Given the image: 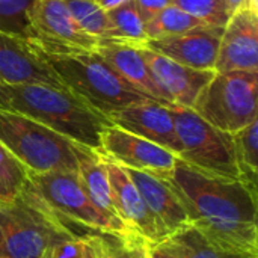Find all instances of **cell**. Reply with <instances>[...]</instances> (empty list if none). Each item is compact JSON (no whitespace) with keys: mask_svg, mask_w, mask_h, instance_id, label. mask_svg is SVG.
Wrapping results in <instances>:
<instances>
[{"mask_svg":"<svg viewBox=\"0 0 258 258\" xmlns=\"http://www.w3.org/2000/svg\"><path fill=\"white\" fill-rule=\"evenodd\" d=\"M27 36L39 44L95 51L100 41L83 32L63 0H33L26 9Z\"/></svg>","mask_w":258,"mask_h":258,"instance_id":"9c48e42d","label":"cell"},{"mask_svg":"<svg viewBox=\"0 0 258 258\" xmlns=\"http://www.w3.org/2000/svg\"><path fill=\"white\" fill-rule=\"evenodd\" d=\"M0 142L30 174L76 172V144L9 109H0Z\"/></svg>","mask_w":258,"mask_h":258,"instance_id":"5b68a950","label":"cell"},{"mask_svg":"<svg viewBox=\"0 0 258 258\" xmlns=\"http://www.w3.org/2000/svg\"><path fill=\"white\" fill-rule=\"evenodd\" d=\"M100 153L122 168L157 175L171 171L178 160V157L169 150L124 132L113 124L106 127L101 135Z\"/></svg>","mask_w":258,"mask_h":258,"instance_id":"30bf717a","label":"cell"},{"mask_svg":"<svg viewBox=\"0 0 258 258\" xmlns=\"http://www.w3.org/2000/svg\"><path fill=\"white\" fill-rule=\"evenodd\" d=\"M30 42L67 89L107 118L127 106L153 100L122 80L95 51Z\"/></svg>","mask_w":258,"mask_h":258,"instance_id":"3957f363","label":"cell"},{"mask_svg":"<svg viewBox=\"0 0 258 258\" xmlns=\"http://www.w3.org/2000/svg\"><path fill=\"white\" fill-rule=\"evenodd\" d=\"M169 107L181 145L178 159L207 174L240 178L231 133L215 128L189 107Z\"/></svg>","mask_w":258,"mask_h":258,"instance_id":"ba28073f","label":"cell"},{"mask_svg":"<svg viewBox=\"0 0 258 258\" xmlns=\"http://www.w3.org/2000/svg\"><path fill=\"white\" fill-rule=\"evenodd\" d=\"M95 53L128 85H132L147 97L168 104L160 97L150 74V70L139 51V47L115 41H101L95 48Z\"/></svg>","mask_w":258,"mask_h":258,"instance_id":"ac0fdd59","label":"cell"},{"mask_svg":"<svg viewBox=\"0 0 258 258\" xmlns=\"http://www.w3.org/2000/svg\"><path fill=\"white\" fill-rule=\"evenodd\" d=\"M41 83L67 89L38 56L30 39L0 29V85Z\"/></svg>","mask_w":258,"mask_h":258,"instance_id":"5bb4252c","label":"cell"},{"mask_svg":"<svg viewBox=\"0 0 258 258\" xmlns=\"http://www.w3.org/2000/svg\"><path fill=\"white\" fill-rule=\"evenodd\" d=\"M83 240L92 258H144L147 240L141 237L121 239L110 234H85Z\"/></svg>","mask_w":258,"mask_h":258,"instance_id":"cb8c5ba5","label":"cell"},{"mask_svg":"<svg viewBox=\"0 0 258 258\" xmlns=\"http://www.w3.org/2000/svg\"><path fill=\"white\" fill-rule=\"evenodd\" d=\"M198 26H203L200 20L184 12L174 3L157 12L148 21H145V35L147 39H159L166 36L181 35L187 30H192ZM207 26V24H206Z\"/></svg>","mask_w":258,"mask_h":258,"instance_id":"603a6c76","label":"cell"},{"mask_svg":"<svg viewBox=\"0 0 258 258\" xmlns=\"http://www.w3.org/2000/svg\"><path fill=\"white\" fill-rule=\"evenodd\" d=\"M252 258H258V255H257V257H252Z\"/></svg>","mask_w":258,"mask_h":258,"instance_id":"e575fe53","label":"cell"},{"mask_svg":"<svg viewBox=\"0 0 258 258\" xmlns=\"http://www.w3.org/2000/svg\"><path fill=\"white\" fill-rule=\"evenodd\" d=\"M109 121L124 132L169 150L177 157L181 151L172 112L168 104L147 100L113 112L109 115Z\"/></svg>","mask_w":258,"mask_h":258,"instance_id":"9a60e30c","label":"cell"},{"mask_svg":"<svg viewBox=\"0 0 258 258\" xmlns=\"http://www.w3.org/2000/svg\"><path fill=\"white\" fill-rule=\"evenodd\" d=\"M174 258H252L243 252L224 249L210 242L192 225H186L162 242Z\"/></svg>","mask_w":258,"mask_h":258,"instance_id":"ffe728a7","label":"cell"},{"mask_svg":"<svg viewBox=\"0 0 258 258\" xmlns=\"http://www.w3.org/2000/svg\"><path fill=\"white\" fill-rule=\"evenodd\" d=\"M224 27L198 26L181 35L148 39L144 47L194 70L215 71Z\"/></svg>","mask_w":258,"mask_h":258,"instance_id":"2e32d148","label":"cell"},{"mask_svg":"<svg viewBox=\"0 0 258 258\" xmlns=\"http://www.w3.org/2000/svg\"><path fill=\"white\" fill-rule=\"evenodd\" d=\"M174 5L213 27H224L231 17L225 0H174Z\"/></svg>","mask_w":258,"mask_h":258,"instance_id":"4316f807","label":"cell"},{"mask_svg":"<svg viewBox=\"0 0 258 258\" xmlns=\"http://www.w3.org/2000/svg\"><path fill=\"white\" fill-rule=\"evenodd\" d=\"M144 258H174V255L165 248V245L160 243H145Z\"/></svg>","mask_w":258,"mask_h":258,"instance_id":"f546056e","label":"cell"},{"mask_svg":"<svg viewBox=\"0 0 258 258\" xmlns=\"http://www.w3.org/2000/svg\"><path fill=\"white\" fill-rule=\"evenodd\" d=\"M139 51L150 70L160 97L171 106L192 109L195 98L215 74V71L194 70L181 65L144 45L139 47Z\"/></svg>","mask_w":258,"mask_h":258,"instance_id":"8fae6325","label":"cell"},{"mask_svg":"<svg viewBox=\"0 0 258 258\" xmlns=\"http://www.w3.org/2000/svg\"><path fill=\"white\" fill-rule=\"evenodd\" d=\"M227 2V6L230 9V12H236L237 9L243 8V6H248L249 9L252 11H257L258 12V3L257 0H225Z\"/></svg>","mask_w":258,"mask_h":258,"instance_id":"4dcf8cb0","label":"cell"},{"mask_svg":"<svg viewBox=\"0 0 258 258\" xmlns=\"http://www.w3.org/2000/svg\"><path fill=\"white\" fill-rule=\"evenodd\" d=\"M27 169L0 142V203L15 198L27 184Z\"/></svg>","mask_w":258,"mask_h":258,"instance_id":"484cf974","label":"cell"},{"mask_svg":"<svg viewBox=\"0 0 258 258\" xmlns=\"http://www.w3.org/2000/svg\"><path fill=\"white\" fill-rule=\"evenodd\" d=\"M76 160H77L76 174L83 189L89 195V198L103 210L116 216L112 203V195H110L109 175L101 153L76 144Z\"/></svg>","mask_w":258,"mask_h":258,"instance_id":"d6986e66","label":"cell"},{"mask_svg":"<svg viewBox=\"0 0 258 258\" xmlns=\"http://www.w3.org/2000/svg\"><path fill=\"white\" fill-rule=\"evenodd\" d=\"M103 159L109 175L110 195L116 216L133 233L150 243H160L168 239L166 231L148 210L139 190L130 180L125 168L104 156Z\"/></svg>","mask_w":258,"mask_h":258,"instance_id":"4fadbf2b","label":"cell"},{"mask_svg":"<svg viewBox=\"0 0 258 258\" xmlns=\"http://www.w3.org/2000/svg\"><path fill=\"white\" fill-rule=\"evenodd\" d=\"M125 171L139 190L148 210L166 231L168 237L177 230L189 225L187 215L180 201L159 175L127 168Z\"/></svg>","mask_w":258,"mask_h":258,"instance_id":"e0dca14e","label":"cell"},{"mask_svg":"<svg viewBox=\"0 0 258 258\" xmlns=\"http://www.w3.org/2000/svg\"><path fill=\"white\" fill-rule=\"evenodd\" d=\"M85 254V242L82 237H71L57 242L47 258H82Z\"/></svg>","mask_w":258,"mask_h":258,"instance_id":"83f0119b","label":"cell"},{"mask_svg":"<svg viewBox=\"0 0 258 258\" xmlns=\"http://www.w3.org/2000/svg\"><path fill=\"white\" fill-rule=\"evenodd\" d=\"M29 183L68 225H79L88 233L110 234L121 239L139 237L118 216L103 210L89 198L76 172H29Z\"/></svg>","mask_w":258,"mask_h":258,"instance_id":"8992f818","label":"cell"},{"mask_svg":"<svg viewBox=\"0 0 258 258\" xmlns=\"http://www.w3.org/2000/svg\"><path fill=\"white\" fill-rule=\"evenodd\" d=\"M97 2L100 3L101 8H104L107 11V9H112V8H115V6H118V5H121V3H124L127 0H97Z\"/></svg>","mask_w":258,"mask_h":258,"instance_id":"1f68e13d","label":"cell"},{"mask_svg":"<svg viewBox=\"0 0 258 258\" xmlns=\"http://www.w3.org/2000/svg\"><path fill=\"white\" fill-rule=\"evenodd\" d=\"M0 258H5V245H3V237L0 231Z\"/></svg>","mask_w":258,"mask_h":258,"instance_id":"836d02e7","label":"cell"},{"mask_svg":"<svg viewBox=\"0 0 258 258\" xmlns=\"http://www.w3.org/2000/svg\"><path fill=\"white\" fill-rule=\"evenodd\" d=\"M5 258H47L65 239L82 237L65 224L29 183L8 203H0Z\"/></svg>","mask_w":258,"mask_h":258,"instance_id":"277c9868","label":"cell"},{"mask_svg":"<svg viewBox=\"0 0 258 258\" xmlns=\"http://www.w3.org/2000/svg\"><path fill=\"white\" fill-rule=\"evenodd\" d=\"M236 165L240 180L257 186L258 172V119L231 133Z\"/></svg>","mask_w":258,"mask_h":258,"instance_id":"7402d4cb","label":"cell"},{"mask_svg":"<svg viewBox=\"0 0 258 258\" xmlns=\"http://www.w3.org/2000/svg\"><path fill=\"white\" fill-rule=\"evenodd\" d=\"M110 23V41L132 44L136 47L145 45V21L136 9L133 0H127L112 9H107Z\"/></svg>","mask_w":258,"mask_h":258,"instance_id":"44dd1931","label":"cell"},{"mask_svg":"<svg viewBox=\"0 0 258 258\" xmlns=\"http://www.w3.org/2000/svg\"><path fill=\"white\" fill-rule=\"evenodd\" d=\"M159 177L180 201L189 225L224 249L258 255L257 186L203 172L180 159Z\"/></svg>","mask_w":258,"mask_h":258,"instance_id":"6da1fadb","label":"cell"},{"mask_svg":"<svg viewBox=\"0 0 258 258\" xmlns=\"http://www.w3.org/2000/svg\"><path fill=\"white\" fill-rule=\"evenodd\" d=\"M0 109H9V110H11V107H9V100H8V95H6V92H5L3 85H0Z\"/></svg>","mask_w":258,"mask_h":258,"instance_id":"d6a6232c","label":"cell"},{"mask_svg":"<svg viewBox=\"0 0 258 258\" xmlns=\"http://www.w3.org/2000/svg\"><path fill=\"white\" fill-rule=\"evenodd\" d=\"M79 27L101 41H110V23L107 11L97 0H63Z\"/></svg>","mask_w":258,"mask_h":258,"instance_id":"d4e9b609","label":"cell"},{"mask_svg":"<svg viewBox=\"0 0 258 258\" xmlns=\"http://www.w3.org/2000/svg\"><path fill=\"white\" fill-rule=\"evenodd\" d=\"M216 73H258V12L243 6L231 14L224 26Z\"/></svg>","mask_w":258,"mask_h":258,"instance_id":"7c38bea8","label":"cell"},{"mask_svg":"<svg viewBox=\"0 0 258 258\" xmlns=\"http://www.w3.org/2000/svg\"><path fill=\"white\" fill-rule=\"evenodd\" d=\"M136 9L139 11L144 21H148L151 17H154L157 12L165 9L166 6L172 5L174 0H133Z\"/></svg>","mask_w":258,"mask_h":258,"instance_id":"f1b7e54d","label":"cell"},{"mask_svg":"<svg viewBox=\"0 0 258 258\" xmlns=\"http://www.w3.org/2000/svg\"><path fill=\"white\" fill-rule=\"evenodd\" d=\"M258 73H216L201 89L192 110L215 128L234 133L258 119Z\"/></svg>","mask_w":258,"mask_h":258,"instance_id":"52a82bcc","label":"cell"},{"mask_svg":"<svg viewBox=\"0 0 258 258\" xmlns=\"http://www.w3.org/2000/svg\"><path fill=\"white\" fill-rule=\"evenodd\" d=\"M3 88L11 110L35 119L74 144L100 151L101 135L112 122L70 89L41 83Z\"/></svg>","mask_w":258,"mask_h":258,"instance_id":"7a4b0ae2","label":"cell"}]
</instances>
